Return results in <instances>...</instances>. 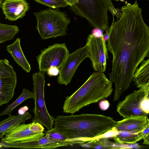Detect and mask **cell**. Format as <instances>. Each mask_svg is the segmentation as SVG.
<instances>
[{
	"label": "cell",
	"instance_id": "1",
	"mask_svg": "<svg viewBox=\"0 0 149 149\" xmlns=\"http://www.w3.org/2000/svg\"><path fill=\"white\" fill-rule=\"evenodd\" d=\"M125 4L119 19L113 21L109 27L107 45L113 56L109 76L115 84L114 101L128 88L136 70L149 57V27L143 20L142 10L137 0Z\"/></svg>",
	"mask_w": 149,
	"mask_h": 149
},
{
	"label": "cell",
	"instance_id": "2",
	"mask_svg": "<svg viewBox=\"0 0 149 149\" xmlns=\"http://www.w3.org/2000/svg\"><path fill=\"white\" fill-rule=\"evenodd\" d=\"M54 121L55 130L69 139L84 143L103 137L118 122L108 116L91 113L58 116Z\"/></svg>",
	"mask_w": 149,
	"mask_h": 149
},
{
	"label": "cell",
	"instance_id": "3",
	"mask_svg": "<svg viewBox=\"0 0 149 149\" xmlns=\"http://www.w3.org/2000/svg\"><path fill=\"white\" fill-rule=\"evenodd\" d=\"M112 83L103 72H94L78 89L66 97L63 112L73 114L84 107L107 98L113 91Z\"/></svg>",
	"mask_w": 149,
	"mask_h": 149
},
{
	"label": "cell",
	"instance_id": "4",
	"mask_svg": "<svg viewBox=\"0 0 149 149\" xmlns=\"http://www.w3.org/2000/svg\"><path fill=\"white\" fill-rule=\"evenodd\" d=\"M69 8L76 15L86 19L94 28L105 31L109 28L108 11L115 8L111 0H77Z\"/></svg>",
	"mask_w": 149,
	"mask_h": 149
},
{
	"label": "cell",
	"instance_id": "5",
	"mask_svg": "<svg viewBox=\"0 0 149 149\" xmlns=\"http://www.w3.org/2000/svg\"><path fill=\"white\" fill-rule=\"evenodd\" d=\"M34 14L37 21L36 28L41 39L56 38L67 34L71 20L65 12L50 8Z\"/></svg>",
	"mask_w": 149,
	"mask_h": 149
},
{
	"label": "cell",
	"instance_id": "6",
	"mask_svg": "<svg viewBox=\"0 0 149 149\" xmlns=\"http://www.w3.org/2000/svg\"><path fill=\"white\" fill-rule=\"evenodd\" d=\"M41 71L33 74V93L34 108V116L32 122H38L45 127L48 130L53 128L55 118L48 112L44 98V88L45 83V74Z\"/></svg>",
	"mask_w": 149,
	"mask_h": 149
},
{
	"label": "cell",
	"instance_id": "7",
	"mask_svg": "<svg viewBox=\"0 0 149 149\" xmlns=\"http://www.w3.org/2000/svg\"><path fill=\"white\" fill-rule=\"evenodd\" d=\"M149 93V85L139 88L125 97L118 102L116 111L124 118L137 116H148L141 108L142 101Z\"/></svg>",
	"mask_w": 149,
	"mask_h": 149
},
{
	"label": "cell",
	"instance_id": "8",
	"mask_svg": "<svg viewBox=\"0 0 149 149\" xmlns=\"http://www.w3.org/2000/svg\"><path fill=\"white\" fill-rule=\"evenodd\" d=\"M36 57L39 71L47 72L51 67L58 69L61 67L69 52L65 43H55L41 51Z\"/></svg>",
	"mask_w": 149,
	"mask_h": 149
},
{
	"label": "cell",
	"instance_id": "9",
	"mask_svg": "<svg viewBox=\"0 0 149 149\" xmlns=\"http://www.w3.org/2000/svg\"><path fill=\"white\" fill-rule=\"evenodd\" d=\"M17 83L16 73L9 61L0 59V106L13 98Z\"/></svg>",
	"mask_w": 149,
	"mask_h": 149
},
{
	"label": "cell",
	"instance_id": "10",
	"mask_svg": "<svg viewBox=\"0 0 149 149\" xmlns=\"http://www.w3.org/2000/svg\"><path fill=\"white\" fill-rule=\"evenodd\" d=\"M102 36L96 37L92 34L87 38L86 45L88 50V57L95 71L104 73L106 71L107 60L109 58L106 42Z\"/></svg>",
	"mask_w": 149,
	"mask_h": 149
},
{
	"label": "cell",
	"instance_id": "11",
	"mask_svg": "<svg viewBox=\"0 0 149 149\" xmlns=\"http://www.w3.org/2000/svg\"><path fill=\"white\" fill-rule=\"evenodd\" d=\"M88 57V50L86 44L73 53H69L59 69V75L57 79L58 83L65 86L69 84L79 65Z\"/></svg>",
	"mask_w": 149,
	"mask_h": 149
},
{
	"label": "cell",
	"instance_id": "12",
	"mask_svg": "<svg viewBox=\"0 0 149 149\" xmlns=\"http://www.w3.org/2000/svg\"><path fill=\"white\" fill-rule=\"evenodd\" d=\"M0 144L6 148L22 149H52L67 146L66 143L50 138L46 134L42 137L26 141L7 142L1 140Z\"/></svg>",
	"mask_w": 149,
	"mask_h": 149
},
{
	"label": "cell",
	"instance_id": "13",
	"mask_svg": "<svg viewBox=\"0 0 149 149\" xmlns=\"http://www.w3.org/2000/svg\"><path fill=\"white\" fill-rule=\"evenodd\" d=\"M31 124L21 123L12 127L6 132L1 140L7 142L26 141L42 137L45 134L43 132H32L29 128Z\"/></svg>",
	"mask_w": 149,
	"mask_h": 149
},
{
	"label": "cell",
	"instance_id": "14",
	"mask_svg": "<svg viewBox=\"0 0 149 149\" xmlns=\"http://www.w3.org/2000/svg\"><path fill=\"white\" fill-rule=\"evenodd\" d=\"M1 7L6 19L15 21L25 15L29 6L26 0H4Z\"/></svg>",
	"mask_w": 149,
	"mask_h": 149
},
{
	"label": "cell",
	"instance_id": "15",
	"mask_svg": "<svg viewBox=\"0 0 149 149\" xmlns=\"http://www.w3.org/2000/svg\"><path fill=\"white\" fill-rule=\"evenodd\" d=\"M149 124V119L147 116H137L125 118L118 121L114 129L118 132L124 131L139 133Z\"/></svg>",
	"mask_w": 149,
	"mask_h": 149
},
{
	"label": "cell",
	"instance_id": "16",
	"mask_svg": "<svg viewBox=\"0 0 149 149\" xmlns=\"http://www.w3.org/2000/svg\"><path fill=\"white\" fill-rule=\"evenodd\" d=\"M6 49L19 66L27 72H30L31 65L22 51L20 45V40L19 38H17L13 43L7 46Z\"/></svg>",
	"mask_w": 149,
	"mask_h": 149
},
{
	"label": "cell",
	"instance_id": "17",
	"mask_svg": "<svg viewBox=\"0 0 149 149\" xmlns=\"http://www.w3.org/2000/svg\"><path fill=\"white\" fill-rule=\"evenodd\" d=\"M136 70L132 81L139 88L149 85V59L143 60Z\"/></svg>",
	"mask_w": 149,
	"mask_h": 149
},
{
	"label": "cell",
	"instance_id": "18",
	"mask_svg": "<svg viewBox=\"0 0 149 149\" xmlns=\"http://www.w3.org/2000/svg\"><path fill=\"white\" fill-rule=\"evenodd\" d=\"M31 117V114L26 111L23 115L18 114L14 116L12 115L0 122V139L3 137L6 132L10 128L23 123Z\"/></svg>",
	"mask_w": 149,
	"mask_h": 149
},
{
	"label": "cell",
	"instance_id": "19",
	"mask_svg": "<svg viewBox=\"0 0 149 149\" xmlns=\"http://www.w3.org/2000/svg\"><path fill=\"white\" fill-rule=\"evenodd\" d=\"M116 144L121 145L124 143L133 144L142 139L141 132L137 133L128 131L118 132L111 137Z\"/></svg>",
	"mask_w": 149,
	"mask_h": 149
},
{
	"label": "cell",
	"instance_id": "20",
	"mask_svg": "<svg viewBox=\"0 0 149 149\" xmlns=\"http://www.w3.org/2000/svg\"><path fill=\"white\" fill-rule=\"evenodd\" d=\"M19 31L16 25L0 23V44L13 39Z\"/></svg>",
	"mask_w": 149,
	"mask_h": 149
},
{
	"label": "cell",
	"instance_id": "21",
	"mask_svg": "<svg viewBox=\"0 0 149 149\" xmlns=\"http://www.w3.org/2000/svg\"><path fill=\"white\" fill-rule=\"evenodd\" d=\"M34 97L33 93L28 89L23 88L20 96L11 104L8 105L7 107L0 113V116L4 115H8L9 116H11V112L17 106L25 100L29 98L34 99Z\"/></svg>",
	"mask_w": 149,
	"mask_h": 149
},
{
	"label": "cell",
	"instance_id": "22",
	"mask_svg": "<svg viewBox=\"0 0 149 149\" xmlns=\"http://www.w3.org/2000/svg\"><path fill=\"white\" fill-rule=\"evenodd\" d=\"M45 134L50 138L66 143L67 146H72L74 145H80L84 143L82 141L74 140L68 138L66 136L55 130L54 128L46 131Z\"/></svg>",
	"mask_w": 149,
	"mask_h": 149
},
{
	"label": "cell",
	"instance_id": "23",
	"mask_svg": "<svg viewBox=\"0 0 149 149\" xmlns=\"http://www.w3.org/2000/svg\"><path fill=\"white\" fill-rule=\"evenodd\" d=\"M105 139V138L104 139L102 137L99 138L80 144L79 145L82 147H92L98 148H113V147H115L116 148H118L117 147H121L116 145L114 143H113Z\"/></svg>",
	"mask_w": 149,
	"mask_h": 149
},
{
	"label": "cell",
	"instance_id": "24",
	"mask_svg": "<svg viewBox=\"0 0 149 149\" xmlns=\"http://www.w3.org/2000/svg\"><path fill=\"white\" fill-rule=\"evenodd\" d=\"M36 2L49 8L58 9L68 6L64 0H34Z\"/></svg>",
	"mask_w": 149,
	"mask_h": 149
},
{
	"label": "cell",
	"instance_id": "25",
	"mask_svg": "<svg viewBox=\"0 0 149 149\" xmlns=\"http://www.w3.org/2000/svg\"><path fill=\"white\" fill-rule=\"evenodd\" d=\"M29 129L35 133L43 132L44 128L40 123L38 122H32L29 127Z\"/></svg>",
	"mask_w": 149,
	"mask_h": 149
},
{
	"label": "cell",
	"instance_id": "26",
	"mask_svg": "<svg viewBox=\"0 0 149 149\" xmlns=\"http://www.w3.org/2000/svg\"><path fill=\"white\" fill-rule=\"evenodd\" d=\"M142 139L143 140V144L147 145L149 144V124L141 132Z\"/></svg>",
	"mask_w": 149,
	"mask_h": 149
},
{
	"label": "cell",
	"instance_id": "27",
	"mask_svg": "<svg viewBox=\"0 0 149 149\" xmlns=\"http://www.w3.org/2000/svg\"><path fill=\"white\" fill-rule=\"evenodd\" d=\"M47 74L49 76H56L59 72V69L56 67H51L47 71Z\"/></svg>",
	"mask_w": 149,
	"mask_h": 149
},
{
	"label": "cell",
	"instance_id": "28",
	"mask_svg": "<svg viewBox=\"0 0 149 149\" xmlns=\"http://www.w3.org/2000/svg\"><path fill=\"white\" fill-rule=\"evenodd\" d=\"M109 103L107 100H102L99 103V107L102 110H107L109 107Z\"/></svg>",
	"mask_w": 149,
	"mask_h": 149
},
{
	"label": "cell",
	"instance_id": "29",
	"mask_svg": "<svg viewBox=\"0 0 149 149\" xmlns=\"http://www.w3.org/2000/svg\"><path fill=\"white\" fill-rule=\"evenodd\" d=\"M103 31L101 29L95 28L92 31V34L96 37H100L103 35Z\"/></svg>",
	"mask_w": 149,
	"mask_h": 149
},
{
	"label": "cell",
	"instance_id": "30",
	"mask_svg": "<svg viewBox=\"0 0 149 149\" xmlns=\"http://www.w3.org/2000/svg\"><path fill=\"white\" fill-rule=\"evenodd\" d=\"M28 107L26 106H24L20 108L18 111V114L23 115L28 109Z\"/></svg>",
	"mask_w": 149,
	"mask_h": 149
},
{
	"label": "cell",
	"instance_id": "31",
	"mask_svg": "<svg viewBox=\"0 0 149 149\" xmlns=\"http://www.w3.org/2000/svg\"><path fill=\"white\" fill-rule=\"evenodd\" d=\"M70 7L72 6L77 2V0H64Z\"/></svg>",
	"mask_w": 149,
	"mask_h": 149
},
{
	"label": "cell",
	"instance_id": "32",
	"mask_svg": "<svg viewBox=\"0 0 149 149\" xmlns=\"http://www.w3.org/2000/svg\"><path fill=\"white\" fill-rule=\"evenodd\" d=\"M106 33L103 35V38L104 40L106 42L107 41L109 38L110 33V29H109L106 31Z\"/></svg>",
	"mask_w": 149,
	"mask_h": 149
},
{
	"label": "cell",
	"instance_id": "33",
	"mask_svg": "<svg viewBox=\"0 0 149 149\" xmlns=\"http://www.w3.org/2000/svg\"><path fill=\"white\" fill-rule=\"evenodd\" d=\"M4 0H0V7H1V4Z\"/></svg>",
	"mask_w": 149,
	"mask_h": 149
},
{
	"label": "cell",
	"instance_id": "34",
	"mask_svg": "<svg viewBox=\"0 0 149 149\" xmlns=\"http://www.w3.org/2000/svg\"><path fill=\"white\" fill-rule=\"evenodd\" d=\"M2 147H3L0 144V148H2Z\"/></svg>",
	"mask_w": 149,
	"mask_h": 149
},
{
	"label": "cell",
	"instance_id": "35",
	"mask_svg": "<svg viewBox=\"0 0 149 149\" xmlns=\"http://www.w3.org/2000/svg\"><path fill=\"white\" fill-rule=\"evenodd\" d=\"M115 0V1H119V0ZM120 0V1H121V0Z\"/></svg>",
	"mask_w": 149,
	"mask_h": 149
},
{
	"label": "cell",
	"instance_id": "36",
	"mask_svg": "<svg viewBox=\"0 0 149 149\" xmlns=\"http://www.w3.org/2000/svg\"><path fill=\"white\" fill-rule=\"evenodd\" d=\"M64 0V1H65L64 0Z\"/></svg>",
	"mask_w": 149,
	"mask_h": 149
},
{
	"label": "cell",
	"instance_id": "37",
	"mask_svg": "<svg viewBox=\"0 0 149 149\" xmlns=\"http://www.w3.org/2000/svg\"></svg>",
	"mask_w": 149,
	"mask_h": 149
}]
</instances>
